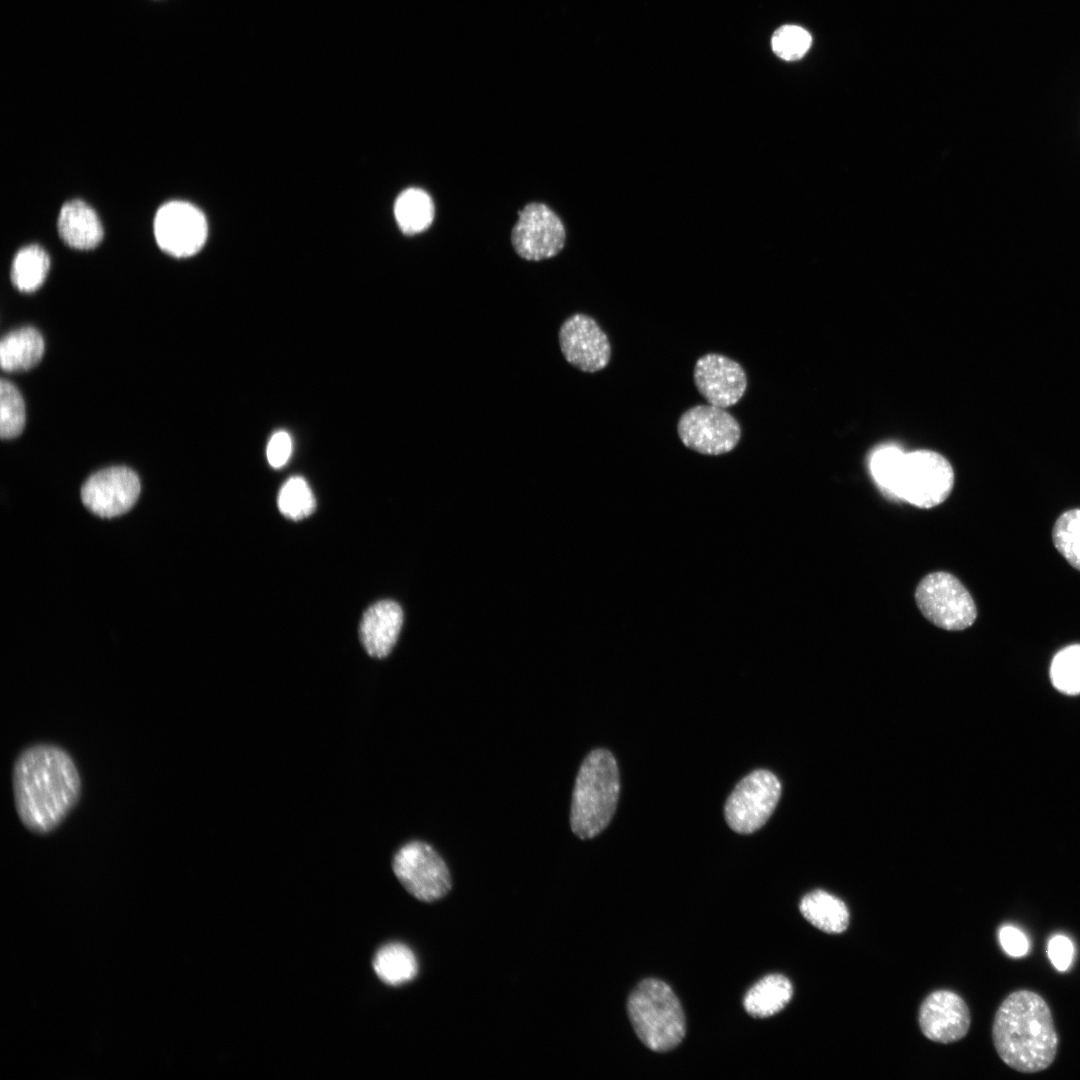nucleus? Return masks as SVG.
I'll return each instance as SVG.
<instances>
[{
    "label": "nucleus",
    "mask_w": 1080,
    "mask_h": 1080,
    "mask_svg": "<svg viewBox=\"0 0 1080 1080\" xmlns=\"http://www.w3.org/2000/svg\"><path fill=\"white\" fill-rule=\"evenodd\" d=\"M12 791L23 826L45 835L58 828L78 804L82 781L74 759L64 748L37 743L16 757Z\"/></svg>",
    "instance_id": "obj_1"
},
{
    "label": "nucleus",
    "mask_w": 1080,
    "mask_h": 1080,
    "mask_svg": "<svg viewBox=\"0 0 1080 1080\" xmlns=\"http://www.w3.org/2000/svg\"><path fill=\"white\" fill-rule=\"evenodd\" d=\"M999 942L1004 952L1011 957H1023L1029 951V941L1026 935L1012 925H1004L999 929Z\"/></svg>",
    "instance_id": "obj_31"
},
{
    "label": "nucleus",
    "mask_w": 1080,
    "mask_h": 1080,
    "mask_svg": "<svg viewBox=\"0 0 1080 1080\" xmlns=\"http://www.w3.org/2000/svg\"><path fill=\"white\" fill-rule=\"evenodd\" d=\"M780 795L778 778L768 770H755L729 795L724 809L726 822L737 833H753L769 819Z\"/></svg>",
    "instance_id": "obj_7"
},
{
    "label": "nucleus",
    "mask_w": 1080,
    "mask_h": 1080,
    "mask_svg": "<svg viewBox=\"0 0 1080 1080\" xmlns=\"http://www.w3.org/2000/svg\"><path fill=\"white\" fill-rule=\"evenodd\" d=\"M906 454L895 447L878 450L871 460V471L878 484L898 497Z\"/></svg>",
    "instance_id": "obj_28"
},
{
    "label": "nucleus",
    "mask_w": 1080,
    "mask_h": 1080,
    "mask_svg": "<svg viewBox=\"0 0 1080 1080\" xmlns=\"http://www.w3.org/2000/svg\"><path fill=\"white\" fill-rule=\"evenodd\" d=\"M50 268L47 252L38 245L20 249L12 262L11 281L21 292L37 290L45 281Z\"/></svg>",
    "instance_id": "obj_23"
},
{
    "label": "nucleus",
    "mask_w": 1080,
    "mask_h": 1080,
    "mask_svg": "<svg viewBox=\"0 0 1080 1080\" xmlns=\"http://www.w3.org/2000/svg\"><path fill=\"white\" fill-rule=\"evenodd\" d=\"M57 226L63 242L74 249H93L103 238L98 215L82 200H72L62 206Z\"/></svg>",
    "instance_id": "obj_17"
},
{
    "label": "nucleus",
    "mask_w": 1080,
    "mask_h": 1080,
    "mask_svg": "<svg viewBox=\"0 0 1080 1080\" xmlns=\"http://www.w3.org/2000/svg\"><path fill=\"white\" fill-rule=\"evenodd\" d=\"M394 214L401 231L413 235L425 231L432 224L434 204L424 190L408 188L397 197Z\"/></svg>",
    "instance_id": "obj_22"
},
{
    "label": "nucleus",
    "mask_w": 1080,
    "mask_h": 1080,
    "mask_svg": "<svg viewBox=\"0 0 1080 1080\" xmlns=\"http://www.w3.org/2000/svg\"><path fill=\"white\" fill-rule=\"evenodd\" d=\"M953 484L954 472L946 458L930 450L915 451L906 454L898 498L932 508L948 498Z\"/></svg>",
    "instance_id": "obj_8"
},
{
    "label": "nucleus",
    "mask_w": 1080,
    "mask_h": 1080,
    "mask_svg": "<svg viewBox=\"0 0 1080 1080\" xmlns=\"http://www.w3.org/2000/svg\"><path fill=\"white\" fill-rule=\"evenodd\" d=\"M277 504L280 512L292 520L311 515L316 507L315 497L302 477H291L281 487Z\"/></svg>",
    "instance_id": "obj_24"
},
{
    "label": "nucleus",
    "mask_w": 1080,
    "mask_h": 1080,
    "mask_svg": "<svg viewBox=\"0 0 1080 1080\" xmlns=\"http://www.w3.org/2000/svg\"><path fill=\"white\" fill-rule=\"evenodd\" d=\"M292 451L290 435L285 431L276 432L267 446V459L274 468H280L288 461Z\"/></svg>",
    "instance_id": "obj_32"
},
{
    "label": "nucleus",
    "mask_w": 1080,
    "mask_h": 1080,
    "mask_svg": "<svg viewBox=\"0 0 1080 1080\" xmlns=\"http://www.w3.org/2000/svg\"><path fill=\"white\" fill-rule=\"evenodd\" d=\"M792 995L790 980L781 974H771L748 990L743 1004L752 1017L765 1018L780 1012L790 1002Z\"/></svg>",
    "instance_id": "obj_20"
},
{
    "label": "nucleus",
    "mask_w": 1080,
    "mask_h": 1080,
    "mask_svg": "<svg viewBox=\"0 0 1080 1080\" xmlns=\"http://www.w3.org/2000/svg\"><path fill=\"white\" fill-rule=\"evenodd\" d=\"M403 623V611L392 600H381L363 614L359 638L365 651L374 658L386 657L395 646Z\"/></svg>",
    "instance_id": "obj_16"
},
{
    "label": "nucleus",
    "mask_w": 1080,
    "mask_h": 1080,
    "mask_svg": "<svg viewBox=\"0 0 1080 1080\" xmlns=\"http://www.w3.org/2000/svg\"><path fill=\"white\" fill-rule=\"evenodd\" d=\"M617 762L606 749L591 751L582 762L573 790L570 825L581 839L600 834L612 819L619 797Z\"/></svg>",
    "instance_id": "obj_3"
},
{
    "label": "nucleus",
    "mask_w": 1080,
    "mask_h": 1080,
    "mask_svg": "<svg viewBox=\"0 0 1080 1080\" xmlns=\"http://www.w3.org/2000/svg\"><path fill=\"white\" fill-rule=\"evenodd\" d=\"M395 876L405 890L422 902H434L451 889L449 869L429 844L414 840L401 846L392 861Z\"/></svg>",
    "instance_id": "obj_6"
},
{
    "label": "nucleus",
    "mask_w": 1080,
    "mask_h": 1080,
    "mask_svg": "<svg viewBox=\"0 0 1080 1080\" xmlns=\"http://www.w3.org/2000/svg\"><path fill=\"white\" fill-rule=\"evenodd\" d=\"M511 240L517 254L530 261L557 255L566 240L559 217L543 203H529L519 212Z\"/></svg>",
    "instance_id": "obj_12"
},
{
    "label": "nucleus",
    "mask_w": 1080,
    "mask_h": 1080,
    "mask_svg": "<svg viewBox=\"0 0 1080 1080\" xmlns=\"http://www.w3.org/2000/svg\"><path fill=\"white\" fill-rule=\"evenodd\" d=\"M677 431L687 448L704 455L728 453L741 438L738 421L724 408L710 404L685 411L680 416Z\"/></svg>",
    "instance_id": "obj_9"
},
{
    "label": "nucleus",
    "mask_w": 1080,
    "mask_h": 1080,
    "mask_svg": "<svg viewBox=\"0 0 1080 1080\" xmlns=\"http://www.w3.org/2000/svg\"><path fill=\"white\" fill-rule=\"evenodd\" d=\"M561 352L575 368L594 373L605 368L611 357V346L596 320L585 314H574L559 330Z\"/></svg>",
    "instance_id": "obj_13"
},
{
    "label": "nucleus",
    "mask_w": 1080,
    "mask_h": 1080,
    "mask_svg": "<svg viewBox=\"0 0 1080 1080\" xmlns=\"http://www.w3.org/2000/svg\"><path fill=\"white\" fill-rule=\"evenodd\" d=\"M25 426V404L19 390L8 380L0 382V436L12 439Z\"/></svg>",
    "instance_id": "obj_25"
},
{
    "label": "nucleus",
    "mask_w": 1080,
    "mask_h": 1080,
    "mask_svg": "<svg viewBox=\"0 0 1080 1080\" xmlns=\"http://www.w3.org/2000/svg\"><path fill=\"white\" fill-rule=\"evenodd\" d=\"M44 353L42 335L33 327L6 334L0 343V364L6 372H23L36 366Z\"/></svg>",
    "instance_id": "obj_18"
},
{
    "label": "nucleus",
    "mask_w": 1080,
    "mask_h": 1080,
    "mask_svg": "<svg viewBox=\"0 0 1080 1080\" xmlns=\"http://www.w3.org/2000/svg\"><path fill=\"white\" fill-rule=\"evenodd\" d=\"M1050 678L1054 687L1062 693H1080V644L1067 646L1053 658Z\"/></svg>",
    "instance_id": "obj_26"
},
{
    "label": "nucleus",
    "mask_w": 1080,
    "mask_h": 1080,
    "mask_svg": "<svg viewBox=\"0 0 1080 1080\" xmlns=\"http://www.w3.org/2000/svg\"><path fill=\"white\" fill-rule=\"evenodd\" d=\"M915 600L924 617L945 630H964L973 624L977 616L972 596L948 572L926 575L915 590Z\"/></svg>",
    "instance_id": "obj_5"
},
{
    "label": "nucleus",
    "mask_w": 1080,
    "mask_h": 1080,
    "mask_svg": "<svg viewBox=\"0 0 1080 1080\" xmlns=\"http://www.w3.org/2000/svg\"><path fill=\"white\" fill-rule=\"evenodd\" d=\"M693 377L698 392L708 404L724 409L738 403L747 388L742 366L721 354L709 353L700 357Z\"/></svg>",
    "instance_id": "obj_14"
},
{
    "label": "nucleus",
    "mask_w": 1080,
    "mask_h": 1080,
    "mask_svg": "<svg viewBox=\"0 0 1080 1080\" xmlns=\"http://www.w3.org/2000/svg\"><path fill=\"white\" fill-rule=\"evenodd\" d=\"M992 1037L1001 1060L1019 1072L1045 1070L1056 1057L1058 1037L1050 1008L1033 991H1014L1003 1000Z\"/></svg>",
    "instance_id": "obj_2"
},
{
    "label": "nucleus",
    "mask_w": 1080,
    "mask_h": 1080,
    "mask_svg": "<svg viewBox=\"0 0 1080 1080\" xmlns=\"http://www.w3.org/2000/svg\"><path fill=\"white\" fill-rule=\"evenodd\" d=\"M970 1021L965 1001L949 990L932 992L920 1006V1028L934 1042L947 1044L962 1039L969 1030Z\"/></svg>",
    "instance_id": "obj_15"
},
{
    "label": "nucleus",
    "mask_w": 1080,
    "mask_h": 1080,
    "mask_svg": "<svg viewBox=\"0 0 1080 1080\" xmlns=\"http://www.w3.org/2000/svg\"><path fill=\"white\" fill-rule=\"evenodd\" d=\"M802 916L814 927L829 934L844 932L849 924V910L846 904L827 891L813 890L800 901Z\"/></svg>",
    "instance_id": "obj_19"
},
{
    "label": "nucleus",
    "mask_w": 1080,
    "mask_h": 1080,
    "mask_svg": "<svg viewBox=\"0 0 1080 1080\" xmlns=\"http://www.w3.org/2000/svg\"><path fill=\"white\" fill-rule=\"evenodd\" d=\"M141 493V482L131 468L111 466L91 474L80 489L84 507L102 519H112L129 512Z\"/></svg>",
    "instance_id": "obj_10"
},
{
    "label": "nucleus",
    "mask_w": 1080,
    "mask_h": 1080,
    "mask_svg": "<svg viewBox=\"0 0 1080 1080\" xmlns=\"http://www.w3.org/2000/svg\"><path fill=\"white\" fill-rule=\"evenodd\" d=\"M1047 954L1051 963L1058 971H1066L1073 961V943L1067 936L1061 934L1054 935L1048 942Z\"/></svg>",
    "instance_id": "obj_30"
},
{
    "label": "nucleus",
    "mask_w": 1080,
    "mask_h": 1080,
    "mask_svg": "<svg viewBox=\"0 0 1080 1080\" xmlns=\"http://www.w3.org/2000/svg\"><path fill=\"white\" fill-rule=\"evenodd\" d=\"M811 42V35L802 27L784 25L774 32L771 45L778 57L786 61H795L806 54Z\"/></svg>",
    "instance_id": "obj_29"
},
{
    "label": "nucleus",
    "mask_w": 1080,
    "mask_h": 1080,
    "mask_svg": "<svg viewBox=\"0 0 1080 1080\" xmlns=\"http://www.w3.org/2000/svg\"><path fill=\"white\" fill-rule=\"evenodd\" d=\"M1052 539L1055 548L1069 564L1080 570V509L1060 515L1054 524Z\"/></svg>",
    "instance_id": "obj_27"
},
{
    "label": "nucleus",
    "mask_w": 1080,
    "mask_h": 1080,
    "mask_svg": "<svg viewBox=\"0 0 1080 1080\" xmlns=\"http://www.w3.org/2000/svg\"><path fill=\"white\" fill-rule=\"evenodd\" d=\"M628 1016L640 1041L655 1052L677 1047L686 1033L685 1015L673 990L658 979H645L632 991Z\"/></svg>",
    "instance_id": "obj_4"
},
{
    "label": "nucleus",
    "mask_w": 1080,
    "mask_h": 1080,
    "mask_svg": "<svg viewBox=\"0 0 1080 1080\" xmlns=\"http://www.w3.org/2000/svg\"><path fill=\"white\" fill-rule=\"evenodd\" d=\"M373 969L385 984L398 986L415 978L418 963L413 951L403 943L383 945L373 958Z\"/></svg>",
    "instance_id": "obj_21"
},
{
    "label": "nucleus",
    "mask_w": 1080,
    "mask_h": 1080,
    "mask_svg": "<svg viewBox=\"0 0 1080 1080\" xmlns=\"http://www.w3.org/2000/svg\"><path fill=\"white\" fill-rule=\"evenodd\" d=\"M207 233L205 215L189 202H167L155 215L156 242L164 252L174 257L196 254L203 247Z\"/></svg>",
    "instance_id": "obj_11"
}]
</instances>
